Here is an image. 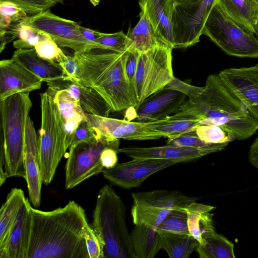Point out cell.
Masks as SVG:
<instances>
[{
	"label": "cell",
	"mask_w": 258,
	"mask_h": 258,
	"mask_svg": "<svg viewBox=\"0 0 258 258\" xmlns=\"http://www.w3.org/2000/svg\"><path fill=\"white\" fill-rule=\"evenodd\" d=\"M27 258H89L85 238L88 223L84 209L74 201L43 211L31 207Z\"/></svg>",
	"instance_id": "6da1fadb"
},
{
	"label": "cell",
	"mask_w": 258,
	"mask_h": 258,
	"mask_svg": "<svg viewBox=\"0 0 258 258\" xmlns=\"http://www.w3.org/2000/svg\"><path fill=\"white\" fill-rule=\"evenodd\" d=\"M179 111L195 116L200 124L221 126L235 140L247 139L258 130V122L218 74L209 75L205 86Z\"/></svg>",
	"instance_id": "7a4b0ae2"
},
{
	"label": "cell",
	"mask_w": 258,
	"mask_h": 258,
	"mask_svg": "<svg viewBox=\"0 0 258 258\" xmlns=\"http://www.w3.org/2000/svg\"><path fill=\"white\" fill-rule=\"evenodd\" d=\"M126 50L122 53L94 49L75 52L78 71L75 80L97 91L112 112H119L138 105L136 95L124 72Z\"/></svg>",
	"instance_id": "3957f363"
},
{
	"label": "cell",
	"mask_w": 258,
	"mask_h": 258,
	"mask_svg": "<svg viewBox=\"0 0 258 258\" xmlns=\"http://www.w3.org/2000/svg\"><path fill=\"white\" fill-rule=\"evenodd\" d=\"M29 93H19L0 100L1 186L12 176L26 178L24 150L27 120L32 106Z\"/></svg>",
	"instance_id": "277c9868"
},
{
	"label": "cell",
	"mask_w": 258,
	"mask_h": 258,
	"mask_svg": "<svg viewBox=\"0 0 258 258\" xmlns=\"http://www.w3.org/2000/svg\"><path fill=\"white\" fill-rule=\"evenodd\" d=\"M125 206L108 185L100 190L92 227L104 245L105 258H136L125 223Z\"/></svg>",
	"instance_id": "5b68a950"
},
{
	"label": "cell",
	"mask_w": 258,
	"mask_h": 258,
	"mask_svg": "<svg viewBox=\"0 0 258 258\" xmlns=\"http://www.w3.org/2000/svg\"><path fill=\"white\" fill-rule=\"evenodd\" d=\"M41 111L39 151L42 183L47 185L70 145L62 117L48 90L41 94Z\"/></svg>",
	"instance_id": "8992f818"
},
{
	"label": "cell",
	"mask_w": 258,
	"mask_h": 258,
	"mask_svg": "<svg viewBox=\"0 0 258 258\" xmlns=\"http://www.w3.org/2000/svg\"><path fill=\"white\" fill-rule=\"evenodd\" d=\"M203 34L229 55L258 58V39L236 24L216 3L205 24Z\"/></svg>",
	"instance_id": "52a82bcc"
},
{
	"label": "cell",
	"mask_w": 258,
	"mask_h": 258,
	"mask_svg": "<svg viewBox=\"0 0 258 258\" xmlns=\"http://www.w3.org/2000/svg\"><path fill=\"white\" fill-rule=\"evenodd\" d=\"M172 50L156 47L140 53L135 80L138 105L173 80Z\"/></svg>",
	"instance_id": "ba28073f"
},
{
	"label": "cell",
	"mask_w": 258,
	"mask_h": 258,
	"mask_svg": "<svg viewBox=\"0 0 258 258\" xmlns=\"http://www.w3.org/2000/svg\"><path fill=\"white\" fill-rule=\"evenodd\" d=\"M132 197L134 224H143L155 230L171 210L185 207L199 199L187 196L178 190L166 189L132 193Z\"/></svg>",
	"instance_id": "9c48e42d"
},
{
	"label": "cell",
	"mask_w": 258,
	"mask_h": 258,
	"mask_svg": "<svg viewBox=\"0 0 258 258\" xmlns=\"http://www.w3.org/2000/svg\"><path fill=\"white\" fill-rule=\"evenodd\" d=\"M119 139L110 140L96 138L69 147L65 166V187L72 188L88 178L102 172L104 168L100 161L102 151L109 146L119 147Z\"/></svg>",
	"instance_id": "30bf717a"
},
{
	"label": "cell",
	"mask_w": 258,
	"mask_h": 258,
	"mask_svg": "<svg viewBox=\"0 0 258 258\" xmlns=\"http://www.w3.org/2000/svg\"><path fill=\"white\" fill-rule=\"evenodd\" d=\"M18 22L47 34L59 46L70 48L75 52L103 49L98 43L86 39L77 23L56 16L50 10L27 16Z\"/></svg>",
	"instance_id": "8fae6325"
},
{
	"label": "cell",
	"mask_w": 258,
	"mask_h": 258,
	"mask_svg": "<svg viewBox=\"0 0 258 258\" xmlns=\"http://www.w3.org/2000/svg\"><path fill=\"white\" fill-rule=\"evenodd\" d=\"M217 0L175 4L173 16L174 47L185 48L200 41L206 20Z\"/></svg>",
	"instance_id": "7c38bea8"
},
{
	"label": "cell",
	"mask_w": 258,
	"mask_h": 258,
	"mask_svg": "<svg viewBox=\"0 0 258 258\" xmlns=\"http://www.w3.org/2000/svg\"><path fill=\"white\" fill-rule=\"evenodd\" d=\"M175 164L166 160L133 159L111 168H104L102 172L111 184L130 189L139 187L151 175Z\"/></svg>",
	"instance_id": "4fadbf2b"
},
{
	"label": "cell",
	"mask_w": 258,
	"mask_h": 258,
	"mask_svg": "<svg viewBox=\"0 0 258 258\" xmlns=\"http://www.w3.org/2000/svg\"><path fill=\"white\" fill-rule=\"evenodd\" d=\"M218 75L258 122V64L226 69L220 71Z\"/></svg>",
	"instance_id": "5bb4252c"
},
{
	"label": "cell",
	"mask_w": 258,
	"mask_h": 258,
	"mask_svg": "<svg viewBox=\"0 0 258 258\" xmlns=\"http://www.w3.org/2000/svg\"><path fill=\"white\" fill-rule=\"evenodd\" d=\"M187 96L172 88H164L149 96L135 108L136 121L151 122L177 112Z\"/></svg>",
	"instance_id": "9a60e30c"
},
{
	"label": "cell",
	"mask_w": 258,
	"mask_h": 258,
	"mask_svg": "<svg viewBox=\"0 0 258 258\" xmlns=\"http://www.w3.org/2000/svg\"><path fill=\"white\" fill-rule=\"evenodd\" d=\"M42 82L12 58L0 61V100L17 93L39 89Z\"/></svg>",
	"instance_id": "2e32d148"
},
{
	"label": "cell",
	"mask_w": 258,
	"mask_h": 258,
	"mask_svg": "<svg viewBox=\"0 0 258 258\" xmlns=\"http://www.w3.org/2000/svg\"><path fill=\"white\" fill-rule=\"evenodd\" d=\"M24 153L29 200L35 207H38L42 183L38 137L29 116L26 123Z\"/></svg>",
	"instance_id": "e0dca14e"
},
{
	"label": "cell",
	"mask_w": 258,
	"mask_h": 258,
	"mask_svg": "<svg viewBox=\"0 0 258 258\" xmlns=\"http://www.w3.org/2000/svg\"><path fill=\"white\" fill-rule=\"evenodd\" d=\"M46 84L50 93L66 90L72 97L79 101L86 113L108 117L112 112L109 104L97 91L76 81L65 77Z\"/></svg>",
	"instance_id": "ac0fdd59"
},
{
	"label": "cell",
	"mask_w": 258,
	"mask_h": 258,
	"mask_svg": "<svg viewBox=\"0 0 258 258\" xmlns=\"http://www.w3.org/2000/svg\"><path fill=\"white\" fill-rule=\"evenodd\" d=\"M118 153H123L134 159H161L178 163L196 160L213 152L208 150L167 144L153 147H124L119 148Z\"/></svg>",
	"instance_id": "d6986e66"
},
{
	"label": "cell",
	"mask_w": 258,
	"mask_h": 258,
	"mask_svg": "<svg viewBox=\"0 0 258 258\" xmlns=\"http://www.w3.org/2000/svg\"><path fill=\"white\" fill-rule=\"evenodd\" d=\"M31 205L26 199L19 211L0 258H27L31 231Z\"/></svg>",
	"instance_id": "ffe728a7"
},
{
	"label": "cell",
	"mask_w": 258,
	"mask_h": 258,
	"mask_svg": "<svg viewBox=\"0 0 258 258\" xmlns=\"http://www.w3.org/2000/svg\"><path fill=\"white\" fill-rule=\"evenodd\" d=\"M139 4L155 30L175 48L173 31L174 0H139Z\"/></svg>",
	"instance_id": "44dd1931"
},
{
	"label": "cell",
	"mask_w": 258,
	"mask_h": 258,
	"mask_svg": "<svg viewBox=\"0 0 258 258\" xmlns=\"http://www.w3.org/2000/svg\"><path fill=\"white\" fill-rule=\"evenodd\" d=\"M140 19L136 26L129 27L127 49L145 52L156 47H173L154 28L144 11L141 10Z\"/></svg>",
	"instance_id": "7402d4cb"
},
{
	"label": "cell",
	"mask_w": 258,
	"mask_h": 258,
	"mask_svg": "<svg viewBox=\"0 0 258 258\" xmlns=\"http://www.w3.org/2000/svg\"><path fill=\"white\" fill-rule=\"evenodd\" d=\"M12 58L46 83L67 77L58 62L40 57L34 48L18 49Z\"/></svg>",
	"instance_id": "603a6c76"
},
{
	"label": "cell",
	"mask_w": 258,
	"mask_h": 258,
	"mask_svg": "<svg viewBox=\"0 0 258 258\" xmlns=\"http://www.w3.org/2000/svg\"><path fill=\"white\" fill-rule=\"evenodd\" d=\"M221 9L244 31L253 33L258 21V4L254 0H217Z\"/></svg>",
	"instance_id": "cb8c5ba5"
},
{
	"label": "cell",
	"mask_w": 258,
	"mask_h": 258,
	"mask_svg": "<svg viewBox=\"0 0 258 258\" xmlns=\"http://www.w3.org/2000/svg\"><path fill=\"white\" fill-rule=\"evenodd\" d=\"M50 93L53 95L62 117L70 147L76 130L81 123L87 121L86 112L79 101L72 97L66 90H61Z\"/></svg>",
	"instance_id": "d4e9b609"
},
{
	"label": "cell",
	"mask_w": 258,
	"mask_h": 258,
	"mask_svg": "<svg viewBox=\"0 0 258 258\" xmlns=\"http://www.w3.org/2000/svg\"><path fill=\"white\" fill-rule=\"evenodd\" d=\"M215 208L214 206L196 202L185 207L189 233L200 244L203 243L206 236L215 231L213 214L210 213Z\"/></svg>",
	"instance_id": "484cf974"
},
{
	"label": "cell",
	"mask_w": 258,
	"mask_h": 258,
	"mask_svg": "<svg viewBox=\"0 0 258 258\" xmlns=\"http://www.w3.org/2000/svg\"><path fill=\"white\" fill-rule=\"evenodd\" d=\"M146 123L149 128L167 138L188 133L201 125L195 116L181 111L162 119Z\"/></svg>",
	"instance_id": "4316f807"
},
{
	"label": "cell",
	"mask_w": 258,
	"mask_h": 258,
	"mask_svg": "<svg viewBox=\"0 0 258 258\" xmlns=\"http://www.w3.org/2000/svg\"><path fill=\"white\" fill-rule=\"evenodd\" d=\"M23 191L18 188L11 190L0 210V252L5 248L20 209L25 203Z\"/></svg>",
	"instance_id": "83f0119b"
},
{
	"label": "cell",
	"mask_w": 258,
	"mask_h": 258,
	"mask_svg": "<svg viewBox=\"0 0 258 258\" xmlns=\"http://www.w3.org/2000/svg\"><path fill=\"white\" fill-rule=\"evenodd\" d=\"M130 237L136 258H154L161 249L159 232L144 225H135Z\"/></svg>",
	"instance_id": "f1b7e54d"
},
{
	"label": "cell",
	"mask_w": 258,
	"mask_h": 258,
	"mask_svg": "<svg viewBox=\"0 0 258 258\" xmlns=\"http://www.w3.org/2000/svg\"><path fill=\"white\" fill-rule=\"evenodd\" d=\"M159 232L161 249L170 258H188L196 249L197 241L190 234Z\"/></svg>",
	"instance_id": "f546056e"
},
{
	"label": "cell",
	"mask_w": 258,
	"mask_h": 258,
	"mask_svg": "<svg viewBox=\"0 0 258 258\" xmlns=\"http://www.w3.org/2000/svg\"><path fill=\"white\" fill-rule=\"evenodd\" d=\"M234 245L215 231L206 236L202 244L197 242L196 249L201 258H234Z\"/></svg>",
	"instance_id": "4dcf8cb0"
},
{
	"label": "cell",
	"mask_w": 258,
	"mask_h": 258,
	"mask_svg": "<svg viewBox=\"0 0 258 258\" xmlns=\"http://www.w3.org/2000/svg\"><path fill=\"white\" fill-rule=\"evenodd\" d=\"M162 137L161 134L149 128L146 122L131 121L125 119L113 135L114 139L127 140H156Z\"/></svg>",
	"instance_id": "1f68e13d"
},
{
	"label": "cell",
	"mask_w": 258,
	"mask_h": 258,
	"mask_svg": "<svg viewBox=\"0 0 258 258\" xmlns=\"http://www.w3.org/2000/svg\"><path fill=\"white\" fill-rule=\"evenodd\" d=\"M185 207L177 208L171 210L159 225L157 230L158 232L190 234Z\"/></svg>",
	"instance_id": "d6a6232c"
},
{
	"label": "cell",
	"mask_w": 258,
	"mask_h": 258,
	"mask_svg": "<svg viewBox=\"0 0 258 258\" xmlns=\"http://www.w3.org/2000/svg\"><path fill=\"white\" fill-rule=\"evenodd\" d=\"M167 144L181 147L208 150L215 153L224 149L228 143H206L199 138L195 130L175 137L167 138Z\"/></svg>",
	"instance_id": "836d02e7"
},
{
	"label": "cell",
	"mask_w": 258,
	"mask_h": 258,
	"mask_svg": "<svg viewBox=\"0 0 258 258\" xmlns=\"http://www.w3.org/2000/svg\"><path fill=\"white\" fill-rule=\"evenodd\" d=\"M195 131L199 138L206 143H229L235 140L230 133L217 125L201 124Z\"/></svg>",
	"instance_id": "e575fe53"
},
{
	"label": "cell",
	"mask_w": 258,
	"mask_h": 258,
	"mask_svg": "<svg viewBox=\"0 0 258 258\" xmlns=\"http://www.w3.org/2000/svg\"><path fill=\"white\" fill-rule=\"evenodd\" d=\"M95 42L101 45L104 49L119 53L127 50L126 35L122 31L113 33H104Z\"/></svg>",
	"instance_id": "d590c367"
},
{
	"label": "cell",
	"mask_w": 258,
	"mask_h": 258,
	"mask_svg": "<svg viewBox=\"0 0 258 258\" xmlns=\"http://www.w3.org/2000/svg\"><path fill=\"white\" fill-rule=\"evenodd\" d=\"M3 1L12 2L32 15L49 10L58 3L56 0H0Z\"/></svg>",
	"instance_id": "8d00e7d4"
},
{
	"label": "cell",
	"mask_w": 258,
	"mask_h": 258,
	"mask_svg": "<svg viewBox=\"0 0 258 258\" xmlns=\"http://www.w3.org/2000/svg\"><path fill=\"white\" fill-rule=\"evenodd\" d=\"M85 238L89 258H105L104 245L88 222L85 228Z\"/></svg>",
	"instance_id": "74e56055"
},
{
	"label": "cell",
	"mask_w": 258,
	"mask_h": 258,
	"mask_svg": "<svg viewBox=\"0 0 258 258\" xmlns=\"http://www.w3.org/2000/svg\"><path fill=\"white\" fill-rule=\"evenodd\" d=\"M37 54L41 57L50 60H57L63 52L59 45L52 39L44 40L34 46Z\"/></svg>",
	"instance_id": "f35d334b"
},
{
	"label": "cell",
	"mask_w": 258,
	"mask_h": 258,
	"mask_svg": "<svg viewBox=\"0 0 258 258\" xmlns=\"http://www.w3.org/2000/svg\"><path fill=\"white\" fill-rule=\"evenodd\" d=\"M140 53L137 50L127 49L124 62L126 78L135 94V80Z\"/></svg>",
	"instance_id": "ab89813d"
},
{
	"label": "cell",
	"mask_w": 258,
	"mask_h": 258,
	"mask_svg": "<svg viewBox=\"0 0 258 258\" xmlns=\"http://www.w3.org/2000/svg\"><path fill=\"white\" fill-rule=\"evenodd\" d=\"M97 136L94 130L86 121L82 122L76 130L70 146H75L83 142L94 140Z\"/></svg>",
	"instance_id": "60d3db41"
},
{
	"label": "cell",
	"mask_w": 258,
	"mask_h": 258,
	"mask_svg": "<svg viewBox=\"0 0 258 258\" xmlns=\"http://www.w3.org/2000/svg\"><path fill=\"white\" fill-rule=\"evenodd\" d=\"M0 14L10 18L14 22H19L27 16L24 10L8 1L0 2Z\"/></svg>",
	"instance_id": "b9f144b4"
},
{
	"label": "cell",
	"mask_w": 258,
	"mask_h": 258,
	"mask_svg": "<svg viewBox=\"0 0 258 258\" xmlns=\"http://www.w3.org/2000/svg\"><path fill=\"white\" fill-rule=\"evenodd\" d=\"M56 61L63 69L67 78L75 80L78 71V66L75 57L73 56L66 55L62 52Z\"/></svg>",
	"instance_id": "7bdbcfd3"
},
{
	"label": "cell",
	"mask_w": 258,
	"mask_h": 258,
	"mask_svg": "<svg viewBox=\"0 0 258 258\" xmlns=\"http://www.w3.org/2000/svg\"><path fill=\"white\" fill-rule=\"evenodd\" d=\"M118 147L109 146L105 148L102 151L100 155L101 162L105 169L114 167L117 163Z\"/></svg>",
	"instance_id": "ee69618b"
},
{
	"label": "cell",
	"mask_w": 258,
	"mask_h": 258,
	"mask_svg": "<svg viewBox=\"0 0 258 258\" xmlns=\"http://www.w3.org/2000/svg\"><path fill=\"white\" fill-rule=\"evenodd\" d=\"M248 159L251 165L258 169V136L249 148Z\"/></svg>",
	"instance_id": "f6af8a7d"
},
{
	"label": "cell",
	"mask_w": 258,
	"mask_h": 258,
	"mask_svg": "<svg viewBox=\"0 0 258 258\" xmlns=\"http://www.w3.org/2000/svg\"><path fill=\"white\" fill-rule=\"evenodd\" d=\"M80 30L84 37L90 42H95L97 38L104 33L81 26L80 27Z\"/></svg>",
	"instance_id": "bcb514c9"
},
{
	"label": "cell",
	"mask_w": 258,
	"mask_h": 258,
	"mask_svg": "<svg viewBox=\"0 0 258 258\" xmlns=\"http://www.w3.org/2000/svg\"><path fill=\"white\" fill-rule=\"evenodd\" d=\"M12 22L10 18L0 14V28L1 29H8Z\"/></svg>",
	"instance_id": "7dc6e473"
},
{
	"label": "cell",
	"mask_w": 258,
	"mask_h": 258,
	"mask_svg": "<svg viewBox=\"0 0 258 258\" xmlns=\"http://www.w3.org/2000/svg\"><path fill=\"white\" fill-rule=\"evenodd\" d=\"M199 0H174L175 4L190 5L196 3Z\"/></svg>",
	"instance_id": "c3c4849f"
},
{
	"label": "cell",
	"mask_w": 258,
	"mask_h": 258,
	"mask_svg": "<svg viewBox=\"0 0 258 258\" xmlns=\"http://www.w3.org/2000/svg\"><path fill=\"white\" fill-rule=\"evenodd\" d=\"M253 33L258 37V21L254 26Z\"/></svg>",
	"instance_id": "681fc988"
},
{
	"label": "cell",
	"mask_w": 258,
	"mask_h": 258,
	"mask_svg": "<svg viewBox=\"0 0 258 258\" xmlns=\"http://www.w3.org/2000/svg\"><path fill=\"white\" fill-rule=\"evenodd\" d=\"M57 3H61V4H63V2H64V0H56Z\"/></svg>",
	"instance_id": "f907efd6"
},
{
	"label": "cell",
	"mask_w": 258,
	"mask_h": 258,
	"mask_svg": "<svg viewBox=\"0 0 258 258\" xmlns=\"http://www.w3.org/2000/svg\"><path fill=\"white\" fill-rule=\"evenodd\" d=\"M254 1L258 4V0H254Z\"/></svg>",
	"instance_id": "816d5d0a"
}]
</instances>
